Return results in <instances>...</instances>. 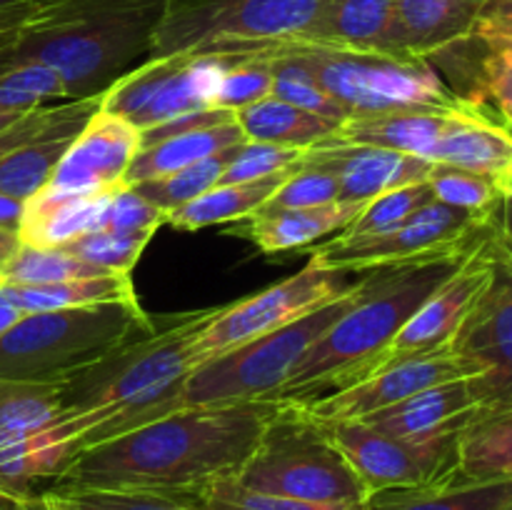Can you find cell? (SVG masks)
Returning <instances> with one entry per match:
<instances>
[{"label": "cell", "mask_w": 512, "mask_h": 510, "mask_svg": "<svg viewBox=\"0 0 512 510\" xmlns=\"http://www.w3.org/2000/svg\"><path fill=\"white\" fill-rule=\"evenodd\" d=\"M258 445L235 475L258 493L318 505H365L370 493L325 425L298 403L278 400Z\"/></svg>", "instance_id": "obj_6"}, {"label": "cell", "mask_w": 512, "mask_h": 510, "mask_svg": "<svg viewBox=\"0 0 512 510\" xmlns=\"http://www.w3.org/2000/svg\"><path fill=\"white\" fill-rule=\"evenodd\" d=\"M363 278V275H360ZM360 283V280H358ZM358 283L285 328L248 340L228 353L195 365L178 398V410L275 400L308 350L350 308Z\"/></svg>", "instance_id": "obj_8"}, {"label": "cell", "mask_w": 512, "mask_h": 510, "mask_svg": "<svg viewBox=\"0 0 512 510\" xmlns=\"http://www.w3.org/2000/svg\"><path fill=\"white\" fill-rule=\"evenodd\" d=\"M43 498H55L75 510H208L198 495L120 493V490H60Z\"/></svg>", "instance_id": "obj_44"}, {"label": "cell", "mask_w": 512, "mask_h": 510, "mask_svg": "<svg viewBox=\"0 0 512 510\" xmlns=\"http://www.w3.org/2000/svg\"><path fill=\"white\" fill-rule=\"evenodd\" d=\"M335 200L343 198H340L338 178L330 170L318 168V165H298L258 213L318 208V205L335 203Z\"/></svg>", "instance_id": "obj_45"}, {"label": "cell", "mask_w": 512, "mask_h": 510, "mask_svg": "<svg viewBox=\"0 0 512 510\" xmlns=\"http://www.w3.org/2000/svg\"><path fill=\"white\" fill-rule=\"evenodd\" d=\"M473 375H483V368L448 345L433 353L390 360L350 388L298 405L318 420H363L435 385Z\"/></svg>", "instance_id": "obj_14"}, {"label": "cell", "mask_w": 512, "mask_h": 510, "mask_svg": "<svg viewBox=\"0 0 512 510\" xmlns=\"http://www.w3.org/2000/svg\"><path fill=\"white\" fill-rule=\"evenodd\" d=\"M328 0H168L153 58L178 53L240 55L303 38Z\"/></svg>", "instance_id": "obj_9"}, {"label": "cell", "mask_w": 512, "mask_h": 510, "mask_svg": "<svg viewBox=\"0 0 512 510\" xmlns=\"http://www.w3.org/2000/svg\"><path fill=\"white\" fill-rule=\"evenodd\" d=\"M430 163L498 178L512 168V130L483 110L460 115L438 140Z\"/></svg>", "instance_id": "obj_26"}, {"label": "cell", "mask_w": 512, "mask_h": 510, "mask_svg": "<svg viewBox=\"0 0 512 510\" xmlns=\"http://www.w3.org/2000/svg\"><path fill=\"white\" fill-rule=\"evenodd\" d=\"M35 15V3H25V5H15V8L0 10V35H10L18 33L20 28L33 20Z\"/></svg>", "instance_id": "obj_52"}, {"label": "cell", "mask_w": 512, "mask_h": 510, "mask_svg": "<svg viewBox=\"0 0 512 510\" xmlns=\"http://www.w3.org/2000/svg\"><path fill=\"white\" fill-rule=\"evenodd\" d=\"M490 253L493 280L450 348L483 368L475 375L483 403H512V263L493 245Z\"/></svg>", "instance_id": "obj_15"}, {"label": "cell", "mask_w": 512, "mask_h": 510, "mask_svg": "<svg viewBox=\"0 0 512 510\" xmlns=\"http://www.w3.org/2000/svg\"><path fill=\"white\" fill-rule=\"evenodd\" d=\"M228 55L178 53L150 58L115 80L100 98V110L148 130L178 115L215 108L213 98Z\"/></svg>", "instance_id": "obj_11"}, {"label": "cell", "mask_w": 512, "mask_h": 510, "mask_svg": "<svg viewBox=\"0 0 512 510\" xmlns=\"http://www.w3.org/2000/svg\"><path fill=\"white\" fill-rule=\"evenodd\" d=\"M488 215L453 208L433 198L420 205L398 228L378 235H360V238L333 235L325 243L315 245L310 258L325 268L365 273L383 265L473 245L488 230Z\"/></svg>", "instance_id": "obj_12"}, {"label": "cell", "mask_w": 512, "mask_h": 510, "mask_svg": "<svg viewBox=\"0 0 512 510\" xmlns=\"http://www.w3.org/2000/svg\"><path fill=\"white\" fill-rule=\"evenodd\" d=\"M363 273L325 268L308 258V263L290 278L238 300L220 305L213 318L195 338V365L213 360L248 340L295 323L320 305L348 293Z\"/></svg>", "instance_id": "obj_10"}, {"label": "cell", "mask_w": 512, "mask_h": 510, "mask_svg": "<svg viewBox=\"0 0 512 510\" xmlns=\"http://www.w3.org/2000/svg\"><path fill=\"white\" fill-rule=\"evenodd\" d=\"M473 35H495L512 38V0H488L480 10Z\"/></svg>", "instance_id": "obj_51"}, {"label": "cell", "mask_w": 512, "mask_h": 510, "mask_svg": "<svg viewBox=\"0 0 512 510\" xmlns=\"http://www.w3.org/2000/svg\"><path fill=\"white\" fill-rule=\"evenodd\" d=\"M18 248H20V235L15 233V230L0 228V280H3L5 265L10 263V258H13Z\"/></svg>", "instance_id": "obj_55"}, {"label": "cell", "mask_w": 512, "mask_h": 510, "mask_svg": "<svg viewBox=\"0 0 512 510\" xmlns=\"http://www.w3.org/2000/svg\"><path fill=\"white\" fill-rule=\"evenodd\" d=\"M300 165H318L330 170L338 178L340 198L343 200H368L405 185L425 183L435 163L405 155L398 150L373 148V145H345L323 143L305 150Z\"/></svg>", "instance_id": "obj_18"}, {"label": "cell", "mask_w": 512, "mask_h": 510, "mask_svg": "<svg viewBox=\"0 0 512 510\" xmlns=\"http://www.w3.org/2000/svg\"><path fill=\"white\" fill-rule=\"evenodd\" d=\"M25 3H33V0H0V10H8V8H15V5H25Z\"/></svg>", "instance_id": "obj_60"}, {"label": "cell", "mask_w": 512, "mask_h": 510, "mask_svg": "<svg viewBox=\"0 0 512 510\" xmlns=\"http://www.w3.org/2000/svg\"><path fill=\"white\" fill-rule=\"evenodd\" d=\"M233 153L235 148L223 150V153L198 160V163L188 165V168L175 170V173L163 175V178L143 180V183L128 185V188H133L135 193L143 195V198L148 200V203H153L155 208L170 213V210L180 208V205L190 203V200H195L198 195L215 188V185L220 183V178H223L225 165L230 163Z\"/></svg>", "instance_id": "obj_37"}, {"label": "cell", "mask_w": 512, "mask_h": 510, "mask_svg": "<svg viewBox=\"0 0 512 510\" xmlns=\"http://www.w3.org/2000/svg\"><path fill=\"white\" fill-rule=\"evenodd\" d=\"M215 310L158 323L153 333L120 345L60 383V418L50 433L68 448L70 460L178 410L180 390L195 368V338Z\"/></svg>", "instance_id": "obj_2"}, {"label": "cell", "mask_w": 512, "mask_h": 510, "mask_svg": "<svg viewBox=\"0 0 512 510\" xmlns=\"http://www.w3.org/2000/svg\"><path fill=\"white\" fill-rule=\"evenodd\" d=\"M208 510H363L365 505H318L305 500L268 495L240 485L235 478L215 480L213 485L198 493Z\"/></svg>", "instance_id": "obj_47"}, {"label": "cell", "mask_w": 512, "mask_h": 510, "mask_svg": "<svg viewBox=\"0 0 512 510\" xmlns=\"http://www.w3.org/2000/svg\"><path fill=\"white\" fill-rule=\"evenodd\" d=\"M65 100L63 78L45 65L25 63L0 70V110H33Z\"/></svg>", "instance_id": "obj_40"}, {"label": "cell", "mask_w": 512, "mask_h": 510, "mask_svg": "<svg viewBox=\"0 0 512 510\" xmlns=\"http://www.w3.org/2000/svg\"><path fill=\"white\" fill-rule=\"evenodd\" d=\"M23 200H15L10 195L0 193V228L3 230H15L18 233L20 223H23Z\"/></svg>", "instance_id": "obj_53"}, {"label": "cell", "mask_w": 512, "mask_h": 510, "mask_svg": "<svg viewBox=\"0 0 512 510\" xmlns=\"http://www.w3.org/2000/svg\"><path fill=\"white\" fill-rule=\"evenodd\" d=\"M473 110L480 108L468 105L463 110H405V113L353 115L340 125L338 133L333 135V143L373 145V148L398 150V153L430 160V153L445 135V130L460 115L473 113Z\"/></svg>", "instance_id": "obj_22"}, {"label": "cell", "mask_w": 512, "mask_h": 510, "mask_svg": "<svg viewBox=\"0 0 512 510\" xmlns=\"http://www.w3.org/2000/svg\"><path fill=\"white\" fill-rule=\"evenodd\" d=\"M75 138L78 133L73 130H60L43 135L0 160V193L23 203L33 198L48 183Z\"/></svg>", "instance_id": "obj_35"}, {"label": "cell", "mask_w": 512, "mask_h": 510, "mask_svg": "<svg viewBox=\"0 0 512 510\" xmlns=\"http://www.w3.org/2000/svg\"><path fill=\"white\" fill-rule=\"evenodd\" d=\"M0 510H48L45 500H20L10 495H0Z\"/></svg>", "instance_id": "obj_56"}, {"label": "cell", "mask_w": 512, "mask_h": 510, "mask_svg": "<svg viewBox=\"0 0 512 510\" xmlns=\"http://www.w3.org/2000/svg\"><path fill=\"white\" fill-rule=\"evenodd\" d=\"M70 453L50 430L0 445V495L40 500L55 488Z\"/></svg>", "instance_id": "obj_28"}, {"label": "cell", "mask_w": 512, "mask_h": 510, "mask_svg": "<svg viewBox=\"0 0 512 510\" xmlns=\"http://www.w3.org/2000/svg\"><path fill=\"white\" fill-rule=\"evenodd\" d=\"M153 230L143 233H118V230H93L73 243L63 245L68 253L108 273H130L140 260L143 250L153 240Z\"/></svg>", "instance_id": "obj_43"}, {"label": "cell", "mask_w": 512, "mask_h": 510, "mask_svg": "<svg viewBox=\"0 0 512 510\" xmlns=\"http://www.w3.org/2000/svg\"><path fill=\"white\" fill-rule=\"evenodd\" d=\"M393 10L395 0H328L308 33L293 43L358 53H390Z\"/></svg>", "instance_id": "obj_24"}, {"label": "cell", "mask_w": 512, "mask_h": 510, "mask_svg": "<svg viewBox=\"0 0 512 510\" xmlns=\"http://www.w3.org/2000/svg\"><path fill=\"white\" fill-rule=\"evenodd\" d=\"M455 45L460 53L450 45L435 58L468 63V68L458 65V73H468L470 85L460 98L512 130V38L468 35Z\"/></svg>", "instance_id": "obj_23"}, {"label": "cell", "mask_w": 512, "mask_h": 510, "mask_svg": "<svg viewBox=\"0 0 512 510\" xmlns=\"http://www.w3.org/2000/svg\"><path fill=\"white\" fill-rule=\"evenodd\" d=\"M370 495L425 488L458 478V433L405 440L365 420H320Z\"/></svg>", "instance_id": "obj_13"}, {"label": "cell", "mask_w": 512, "mask_h": 510, "mask_svg": "<svg viewBox=\"0 0 512 510\" xmlns=\"http://www.w3.org/2000/svg\"><path fill=\"white\" fill-rule=\"evenodd\" d=\"M290 173L268 175V178L248 180V183H218L208 193L170 210L165 223L173 225L175 230H200L208 225L230 223V220H248L268 203L270 195Z\"/></svg>", "instance_id": "obj_33"}, {"label": "cell", "mask_w": 512, "mask_h": 510, "mask_svg": "<svg viewBox=\"0 0 512 510\" xmlns=\"http://www.w3.org/2000/svg\"><path fill=\"white\" fill-rule=\"evenodd\" d=\"M155 328L158 320L138 300L23 315L0 338V378L63 383Z\"/></svg>", "instance_id": "obj_5"}, {"label": "cell", "mask_w": 512, "mask_h": 510, "mask_svg": "<svg viewBox=\"0 0 512 510\" xmlns=\"http://www.w3.org/2000/svg\"><path fill=\"white\" fill-rule=\"evenodd\" d=\"M10 35H13V33H10ZM10 35H0V43H3V40H5V38H10Z\"/></svg>", "instance_id": "obj_61"}, {"label": "cell", "mask_w": 512, "mask_h": 510, "mask_svg": "<svg viewBox=\"0 0 512 510\" xmlns=\"http://www.w3.org/2000/svg\"><path fill=\"white\" fill-rule=\"evenodd\" d=\"M43 500H45V505H48V510H75V508H70V505L60 503V500H55V498H43Z\"/></svg>", "instance_id": "obj_59"}, {"label": "cell", "mask_w": 512, "mask_h": 510, "mask_svg": "<svg viewBox=\"0 0 512 510\" xmlns=\"http://www.w3.org/2000/svg\"><path fill=\"white\" fill-rule=\"evenodd\" d=\"M30 23H75V20L118 18L135 13H165L168 0H33Z\"/></svg>", "instance_id": "obj_46"}, {"label": "cell", "mask_w": 512, "mask_h": 510, "mask_svg": "<svg viewBox=\"0 0 512 510\" xmlns=\"http://www.w3.org/2000/svg\"><path fill=\"white\" fill-rule=\"evenodd\" d=\"M308 70L353 115L405 113V110H463L470 103L453 93L435 65L390 53L315 48L303 43L268 45Z\"/></svg>", "instance_id": "obj_7"}, {"label": "cell", "mask_w": 512, "mask_h": 510, "mask_svg": "<svg viewBox=\"0 0 512 510\" xmlns=\"http://www.w3.org/2000/svg\"><path fill=\"white\" fill-rule=\"evenodd\" d=\"M258 53L263 55L270 63V68H273V88H270V95H273V98L285 100V103L320 115V118L335 120V123L340 125H343L345 120L353 118V113H350L340 100H335L328 90L320 88V85L310 78L308 70L300 68L295 60H290L288 55L280 53L278 48H263L258 50Z\"/></svg>", "instance_id": "obj_36"}, {"label": "cell", "mask_w": 512, "mask_h": 510, "mask_svg": "<svg viewBox=\"0 0 512 510\" xmlns=\"http://www.w3.org/2000/svg\"><path fill=\"white\" fill-rule=\"evenodd\" d=\"M235 123L240 125L245 140L250 143H273L300 150L328 143L340 128V123L335 120L295 108L273 95L235 110Z\"/></svg>", "instance_id": "obj_30"}, {"label": "cell", "mask_w": 512, "mask_h": 510, "mask_svg": "<svg viewBox=\"0 0 512 510\" xmlns=\"http://www.w3.org/2000/svg\"><path fill=\"white\" fill-rule=\"evenodd\" d=\"M20 318H23V313H20L18 305H15L13 300H10L8 295L0 290V338H3V335L8 333V330L13 328Z\"/></svg>", "instance_id": "obj_54"}, {"label": "cell", "mask_w": 512, "mask_h": 510, "mask_svg": "<svg viewBox=\"0 0 512 510\" xmlns=\"http://www.w3.org/2000/svg\"><path fill=\"white\" fill-rule=\"evenodd\" d=\"M243 143L245 135L235 120L223 125H213V128L193 130V133L170 135V138H163L158 143H150L138 150L133 163L125 170V185L163 178V175L183 170L188 165L198 163V160L218 155L223 150L238 148Z\"/></svg>", "instance_id": "obj_31"}, {"label": "cell", "mask_w": 512, "mask_h": 510, "mask_svg": "<svg viewBox=\"0 0 512 510\" xmlns=\"http://www.w3.org/2000/svg\"><path fill=\"white\" fill-rule=\"evenodd\" d=\"M0 290L18 305L23 315L138 300L130 273H108L95 275V278H75L45 285H0Z\"/></svg>", "instance_id": "obj_32"}, {"label": "cell", "mask_w": 512, "mask_h": 510, "mask_svg": "<svg viewBox=\"0 0 512 510\" xmlns=\"http://www.w3.org/2000/svg\"><path fill=\"white\" fill-rule=\"evenodd\" d=\"M480 240L465 248L365 270L350 308L308 350L275 400L308 403L375 373L405 323L460 268Z\"/></svg>", "instance_id": "obj_3"}, {"label": "cell", "mask_w": 512, "mask_h": 510, "mask_svg": "<svg viewBox=\"0 0 512 510\" xmlns=\"http://www.w3.org/2000/svg\"><path fill=\"white\" fill-rule=\"evenodd\" d=\"M428 188L440 203L470 210V213H490L500 200L493 175L473 173V170L453 168V165L435 163L428 175Z\"/></svg>", "instance_id": "obj_41"}, {"label": "cell", "mask_w": 512, "mask_h": 510, "mask_svg": "<svg viewBox=\"0 0 512 510\" xmlns=\"http://www.w3.org/2000/svg\"><path fill=\"white\" fill-rule=\"evenodd\" d=\"M488 0H395L390 53L430 60L473 35Z\"/></svg>", "instance_id": "obj_21"}, {"label": "cell", "mask_w": 512, "mask_h": 510, "mask_svg": "<svg viewBox=\"0 0 512 510\" xmlns=\"http://www.w3.org/2000/svg\"><path fill=\"white\" fill-rule=\"evenodd\" d=\"M495 183H498L500 195H510L512 198V168L505 170L503 175H498V178H495Z\"/></svg>", "instance_id": "obj_57"}, {"label": "cell", "mask_w": 512, "mask_h": 510, "mask_svg": "<svg viewBox=\"0 0 512 510\" xmlns=\"http://www.w3.org/2000/svg\"><path fill=\"white\" fill-rule=\"evenodd\" d=\"M168 220V213L155 208L153 203L135 193L133 188H123L113 195L108 210H105L103 228L118 230V233H143V230H158Z\"/></svg>", "instance_id": "obj_49"}, {"label": "cell", "mask_w": 512, "mask_h": 510, "mask_svg": "<svg viewBox=\"0 0 512 510\" xmlns=\"http://www.w3.org/2000/svg\"><path fill=\"white\" fill-rule=\"evenodd\" d=\"M60 418V383L0 378V445L53 428Z\"/></svg>", "instance_id": "obj_34"}, {"label": "cell", "mask_w": 512, "mask_h": 510, "mask_svg": "<svg viewBox=\"0 0 512 510\" xmlns=\"http://www.w3.org/2000/svg\"><path fill=\"white\" fill-rule=\"evenodd\" d=\"M428 200H433V193L428 188V180L425 183L405 185V188L390 190V193L378 195V198L368 200L365 208L360 210L358 218L348 225L345 230H340V238H360V235H378L385 230L398 228L400 223L410 218L420 205H425Z\"/></svg>", "instance_id": "obj_42"}, {"label": "cell", "mask_w": 512, "mask_h": 510, "mask_svg": "<svg viewBox=\"0 0 512 510\" xmlns=\"http://www.w3.org/2000/svg\"><path fill=\"white\" fill-rule=\"evenodd\" d=\"M123 188L63 190L45 183L33 198L25 200L20 243L33 248H63L93 230L103 228L105 210L113 195Z\"/></svg>", "instance_id": "obj_20"}, {"label": "cell", "mask_w": 512, "mask_h": 510, "mask_svg": "<svg viewBox=\"0 0 512 510\" xmlns=\"http://www.w3.org/2000/svg\"><path fill=\"white\" fill-rule=\"evenodd\" d=\"M278 405V400H253L223 408L175 410L85 448L70 460L50 493L120 490L198 495L215 480L240 473Z\"/></svg>", "instance_id": "obj_1"}, {"label": "cell", "mask_w": 512, "mask_h": 510, "mask_svg": "<svg viewBox=\"0 0 512 510\" xmlns=\"http://www.w3.org/2000/svg\"><path fill=\"white\" fill-rule=\"evenodd\" d=\"M365 203L360 200H335L318 208L275 210V213H255L243 228L240 238H248L263 253H285L315 243L323 235H335L348 228Z\"/></svg>", "instance_id": "obj_25"}, {"label": "cell", "mask_w": 512, "mask_h": 510, "mask_svg": "<svg viewBox=\"0 0 512 510\" xmlns=\"http://www.w3.org/2000/svg\"><path fill=\"white\" fill-rule=\"evenodd\" d=\"M23 113H28V110H0V130H5L8 125H13Z\"/></svg>", "instance_id": "obj_58"}, {"label": "cell", "mask_w": 512, "mask_h": 510, "mask_svg": "<svg viewBox=\"0 0 512 510\" xmlns=\"http://www.w3.org/2000/svg\"><path fill=\"white\" fill-rule=\"evenodd\" d=\"M458 478H512V403H485L458 433Z\"/></svg>", "instance_id": "obj_27"}, {"label": "cell", "mask_w": 512, "mask_h": 510, "mask_svg": "<svg viewBox=\"0 0 512 510\" xmlns=\"http://www.w3.org/2000/svg\"><path fill=\"white\" fill-rule=\"evenodd\" d=\"M490 280H493V253H490L488 230H485L483 240L470 250L460 268L405 323V328L388 348L383 365L390 360L448 348L488 290Z\"/></svg>", "instance_id": "obj_16"}, {"label": "cell", "mask_w": 512, "mask_h": 510, "mask_svg": "<svg viewBox=\"0 0 512 510\" xmlns=\"http://www.w3.org/2000/svg\"><path fill=\"white\" fill-rule=\"evenodd\" d=\"M270 88H273V68L258 50L228 55V65L220 75L213 105L225 110H240L245 105L268 98Z\"/></svg>", "instance_id": "obj_39"}, {"label": "cell", "mask_w": 512, "mask_h": 510, "mask_svg": "<svg viewBox=\"0 0 512 510\" xmlns=\"http://www.w3.org/2000/svg\"><path fill=\"white\" fill-rule=\"evenodd\" d=\"M488 240L503 258L512 263V198L500 195L495 208L488 215Z\"/></svg>", "instance_id": "obj_50"}, {"label": "cell", "mask_w": 512, "mask_h": 510, "mask_svg": "<svg viewBox=\"0 0 512 510\" xmlns=\"http://www.w3.org/2000/svg\"><path fill=\"white\" fill-rule=\"evenodd\" d=\"M163 13H135L75 23H28L0 43V70L38 63L55 70L65 98L103 95L115 80L153 58V38Z\"/></svg>", "instance_id": "obj_4"}, {"label": "cell", "mask_w": 512, "mask_h": 510, "mask_svg": "<svg viewBox=\"0 0 512 510\" xmlns=\"http://www.w3.org/2000/svg\"><path fill=\"white\" fill-rule=\"evenodd\" d=\"M363 510H512V478L463 480L425 488L383 490Z\"/></svg>", "instance_id": "obj_29"}, {"label": "cell", "mask_w": 512, "mask_h": 510, "mask_svg": "<svg viewBox=\"0 0 512 510\" xmlns=\"http://www.w3.org/2000/svg\"><path fill=\"white\" fill-rule=\"evenodd\" d=\"M483 403L473 378L450 380L423 390L398 405L363 418L373 428L405 440H428L458 433Z\"/></svg>", "instance_id": "obj_19"}, {"label": "cell", "mask_w": 512, "mask_h": 510, "mask_svg": "<svg viewBox=\"0 0 512 510\" xmlns=\"http://www.w3.org/2000/svg\"><path fill=\"white\" fill-rule=\"evenodd\" d=\"M95 275H108V270L85 263L65 248H33L20 243L10 263L5 265L0 285H45Z\"/></svg>", "instance_id": "obj_38"}, {"label": "cell", "mask_w": 512, "mask_h": 510, "mask_svg": "<svg viewBox=\"0 0 512 510\" xmlns=\"http://www.w3.org/2000/svg\"><path fill=\"white\" fill-rule=\"evenodd\" d=\"M305 150L300 148H285V145H273V143H250L245 140L243 145H238L230 158V163L225 165V173L220 178V183H248V180H260L268 178V175L278 173H290L300 165Z\"/></svg>", "instance_id": "obj_48"}, {"label": "cell", "mask_w": 512, "mask_h": 510, "mask_svg": "<svg viewBox=\"0 0 512 510\" xmlns=\"http://www.w3.org/2000/svg\"><path fill=\"white\" fill-rule=\"evenodd\" d=\"M140 150V128L108 110H95L63 155L48 185L63 190L128 188L125 170Z\"/></svg>", "instance_id": "obj_17"}]
</instances>
